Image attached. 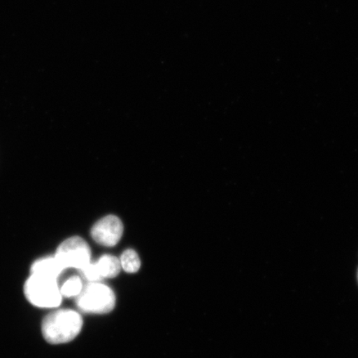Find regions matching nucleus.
I'll list each match as a JSON object with an SVG mask.
<instances>
[{
    "instance_id": "nucleus-1",
    "label": "nucleus",
    "mask_w": 358,
    "mask_h": 358,
    "mask_svg": "<svg viewBox=\"0 0 358 358\" xmlns=\"http://www.w3.org/2000/svg\"><path fill=\"white\" fill-rule=\"evenodd\" d=\"M83 326V317L79 313L64 308L44 317L42 334L48 343L58 345L73 341L82 331Z\"/></svg>"
},
{
    "instance_id": "nucleus-2",
    "label": "nucleus",
    "mask_w": 358,
    "mask_h": 358,
    "mask_svg": "<svg viewBox=\"0 0 358 358\" xmlns=\"http://www.w3.org/2000/svg\"><path fill=\"white\" fill-rule=\"evenodd\" d=\"M24 292L32 306L41 308H57L64 299L57 280L36 274L26 280Z\"/></svg>"
},
{
    "instance_id": "nucleus-3",
    "label": "nucleus",
    "mask_w": 358,
    "mask_h": 358,
    "mask_svg": "<svg viewBox=\"0 0 358 358\" xmlns=\"http://www.w3.org/2000/svg\"><path fill=\"white\" fill-rule=\"evenodd\" d=\"M78 308L80 311L94 315H102L113 310L115 296L108 286L100 282H89L77 298Z\"/></svg>"
},
{
    "instance_id": "nucleus-4",
    "label": "nucleus",
    "mask_w": 358,
    "mask_h": 358,
    "mask_svg": "<svg viewBox=\"0 0 358 358\" xmlns=\"http://www.w3.org/2000/svg\"><path fill=\"white\" fill-rule=\"evenodd\" d=\"M55 257L64 270L77 268L82 271L91 263V249L83 238L73 236L58 246Z\"/></svg>"
},
{
    "instance_id": "nucleus-5",
    "label": "nucleus",
    "mask_w": 358,
    "mask_h": 358,
    "mask_svg": "<svg viewBox=\"0 0 358 358\" xmlns=\"http://www.w3.org/2000/svg\"><path fill=\"white\" fill-rule=\"evenodd\" d=\"M123 234V224L117 217L107 216L98 221L92 229V236L98 244L114 246Z\"/></svg>"
},
{
    "instance_id": "nucleus-6",
    "label": "nucleus",
    "mask_w": 358,
    "mask_h": 358,
    "mask_svg": "<svg viewBox=\"0 0 358 358\" xmlns=\"http://www.w3.org/2000/svg\"><path fill=\"white\" fill-rule=\"evenodd\" d=\"M64 271V268L55 256L39 259L31 266V274L50 277L56 280Z\"/></svg>"
},
{
    "instance_id": "nucleus-7",
    "label": "nucleus",
    "mask_w": 358,
    "mask_h": 358,
    "mask_svg": "<svg viewBox=\"0 0 358 358\" xmlns=\"http://www.w3.org/2000/svg\"><path fill=\"white\" fill-rule=\"evenodd\" d=\"M95 265L101 280L102 278H113L118 275L122 264L115 257L105 255L95 262Z\"/></svg>"
},
{
    "instance_id": "nucleus-8",
    "label": "nucleus",
    "mask_w": 358,
    "mask_h": 358,
    "mask_svg": "<svg viewBox=\"0 0 358 358\" xmlns=\"http://www.w3.org/2000/svg\"><path fill=\"white\" fill-rule=\"evenodd\" d=\"M84 288L82 279L73 275L66 280L60 285V291L64 298H77Z\"/></svg>"
},
{
    "instance_id": "nucleus-9",
    "label": "nucleus",
    "mask_w": 358,
    "mask_h": 358,
    "mask_svg": "<svg viewBox=\"0 0 358 358\" xmlns=\"http://www.w3.org/2000/svg\"><path fill=\"white\" fill-rule=\"evenodd\" d=\"M120 264L124 270L128 273H136L141 268L140 258L133 250H125L120 259Z\"/></svg>"
}]
</instances>
